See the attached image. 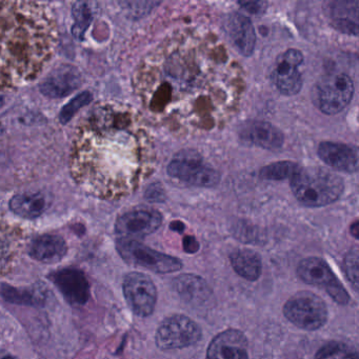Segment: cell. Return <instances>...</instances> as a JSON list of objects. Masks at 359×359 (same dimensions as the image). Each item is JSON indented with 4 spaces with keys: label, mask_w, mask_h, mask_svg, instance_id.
I'll use <instances>...</instances> for the list:
<instances>
[{
    "label": "cell",
    "mask_w": 359,
    "mask_h": 359,
    "mask_svg": "<svg viewBox=\"0 0 359 359\" xmlns=\"http://www.w3.org/2000/svg\"><path fill=\"white\" fill-rule=\"evenodd\" d=\"M133 151L125 114L111 104H96L77 126L71 175L88 194L104 199L118 196L133 180Z\"/></svg>",
    "instance_id": "1"
},
{
    "label": "cell",
    "mask_w": 359,
    "mask_h": 359,
    "mask_svg": "<svg viewBox=\"0 0 359 359\" xmlns=\"http://www.w3.org/2000/svg\"><path fill=\"white\" fill-rule=\"evenodd\" d=\"M57 25L47 5L0 1V91L31 83L57 46Z\"/></svg>",
    "instance_id": "2"
},
{
    "label": "cell",
    "mask_w": 359,
    "mask_h": 359,
    "mask_svg": "<svg viewBox=\"0 0 359 359\" xmlns=\"http://www.w3.org/2000/svg\"><path fill=\"white\" fill-rule=\"evenodd\" d=\"M294 196L304 207L321 208L335 203L344 194L340 176L321 168H300L290 180Z\"/></svg>",
    "instance_id": "3"
},
{
    "label": "cell",
    "mask_w": 359,
    "mask_h": 359,
    "mask_svg": "<svg viewBox=\"0 0 359 359\" xmlns=\"http://www.w3.org/2000/svg\"><path fill=\"white\" fill-rule=\"evenodd\" d=\"M168 174L191 186L212 188L220 182V174L197 151L182 150L170 161Z\"/></svg>",
    "instance_id": "4"
},
{
    "label": "cell",
    "mask_w": 359,
    "mask_h": 359,
    "mask_svg": "<svg viewBox=\"0 0 359 359\" xmlns=\"http://www.w3.org/2000/svg\"><path fill=\"white\" fill-rule=\"evenodd\" d=\"M283 312L290 323L309 332L321 329L329 317L325 302L316 294L308 291L294 294L283 304Z\"/></svg>",
    "instance_id": "5"
},
{
    "label": "cell",
    "mask_w": 359,
    "mask_h": 359,
    "mask_svg": "<svg viewBox=\"0 0 359 359\" xmlns=\"http://www.w3.org/2000/svg\"><path fill=\"white\" fill-rule=\"evenodd\" d=\"M355 87L348 74L330 75L323 77L313 88L312 98L316 108L327 115L342 112L352 102Z\"/></svg>",
    "instance_id": "6"
},
{
    "label": "cell",
    "mask_w": 359,
    "mask_h": 359,
    "mask_svg": "<svg viewBox=\"0 0 359 359\" xmlns=\"http://www.w3.org/2000/svg\"><path fill=\"white\" fill-rule=\"evenodd\" d=\"M116 248L119 255L127 264L158 274L178 272L184 266L180 258L155 251L135 239H118Z\"/></svg>",
    "instance_id": "7"
},
{
    "label": "cell",
    "mask_w": 359,
    "mask_h": 359,
    "mask_svg": "<svg viewBox=\"0 0 359 359\" xmlns=\"http://www.w3.org/2000/svg\"><path fill=\"white\" fill-rule=\"evenodd\" d=\"M203 338L201 327L186 315L165 317L156 330L155 342L161 350H178L194 346Z\"/></svg>",
    "instance_id": "8"
},
{
    "label": "cell",
    "mask_w": 359,
    "mask_h": 359,
    "mask_svg": "<svg viewBox=\"0 0 359 359\" xmlns=\"http://www.w3.org/2000/svg\"><path fill=\"white\" fill-rule=\"evenodd\" d=\"M298 277L304 283L325 290L338 304L346 306L350 302V294L334 274L329 264L319 257L302 259L297 266Z\"/></svg>",
    "instance_id": "9"
},
{
    "label": "cell",
    "mask_w": 359,
    "mask_h": 359,
    "mask_svg": "<svg viewBox=\"0 0 359 359\" xmlns=\"http://www.w3.org/2000/svg\"><path fill=\"white\" fill-rule=\"evenodd\" d=\"M123 290L134 314L140 317L153 314L157 304V287L150 276L144 273H129L123 278Z\"/></svg>",
    "instance_id": "10"
},
{
    "label": "cell",
    "mask_w": 359,
    "mask_h": 359,
    "mask_svg": "<svg viewBox=\"0 0 359 359\" xmlns=\"http://www.w3.org/2000/svg\"><path fill=\"white\" fill-rule=\"evenodd\" d=\"M302 62L304 54L297 49H289L277 58L271 79L283 95H296L302 89V76L299 71Z\"/></svg>",
    "instance_id": "11"
},
{
    "label": "cell",
    "mask_w": 359,
    "mask_h": 359,
    "mask_svg": "<svg viewBox=\"0 0 359 359\" xmlns=\"http://www.w3.org/2000/svg\"><path fill=\"white\" fill-rule=\"evenodd\" d=\"M161 224L163 215L156 210L136 209L117 218L115 231L121 238H142L156 232Z\"/></svg>",
    "instance_id": "12"
},
{
    "label": "cell",
    "mask_w": 359,
    "mask_h": 359,
    "mask_svg": "<svg viewBox=\"0 0 359 359\" xmlns=\"http://www.w3.org/2000/svg\"><path fill=\"white\" fill-rule=\"evenodd\" d=\"M205 359H249V341L241 330L220 332L210 342Z\"/></svg>",
    "instance_id": "13"
},
{
    "label": "cell",
    "mask_w": 359,
    "mask_h": 359,
    "mask_svg": "<svg viewBox=\"0 0 359 359\" xmlns=\"http://www.w3.org/2000/svg\"><path fill=\"white\" fill-rule=\"evenodd\" d=\"M50 279L67 302L73 306H83L89 300V281L81 271L77 269H62L52 273Z\"/></svg>",
    "instance_id": "14"
},
{
    "label": "cell",
    "mask_w": 359,
    "mask_h": 359,
    "mask_svg": "<svg viewBox=\"0 0 359 359\" xmlns=\"http://www.w3.org/2000/svg\"><path fill=\"white\" fill-rule=\"evenodd\" d=\"M239 137L245 144L264 150L276 151L283 146L285 136L280 130L266 121H248L241 128Z\"/></svg>",
    "instance_id": "15"
},
{
    "label": "cell",
    "mask_w": 359,
    "mask_h": 359,
    "mask_svg": "<svg viewBox=\"0 0 359 359\" xmlns=\"http://www.w3.org/2000/svg\"><path fill=\"white\" fill-rule=\"evenodd\" d=\"M81 74L70 65L56 67L41 83V91L51 98L65 97L81 87Z\"/></svg>",
    "instance_id": "16"
},
{
    "label": "cell",
    "mask_w": 359,
    "mask_h": 359,
    "mask_svg": "<svg viewBox=\"0 0 359 359\" xmlns=\"http://www.w3.org/2000/svg\"><path fill=\"white\" fill-rule=\"evenodd\" d=\"M319 158L337 171L355 173L358 170V151L350 144L323 142L317 149Z\"/></svg>",
    "instance_id": "17"
},
{
    "label": "cell",
    "mask_w": 359,
    "mask_h": 359,
    "mask_svg": "<svg viewBox=\"0 0 359 359\" xmlns=\"http://www.w3.org/2000/svg\"><path fill=\"white\" fill-rule=\"evenodd\" d=\"M173 287L184 302L194 308L208 306L214 299L211 287L198 275H178L173 279Z\"/></svg>",
    "instance_id": "18"
},
{
    "label": "cell",
    "mask_w": 359,
    "mask_h": 359,
    "mask_svg": "<svg viewBox=\"0 0 359 359\" xmlns=\"http://www.w3.org/2000/svg\"><path fill=\"white\" fill-rule=\"evenodd\" d=\"M224 30L239 53L247 57L253 54L256 46V32L250 18L238 12H233L226 16Z\"/></svg>",
    "instance_id": "19"
},
{
    "label": "cell",
    "mask_w": 359,
    "mask_h": 359,
    "mask_svg": "<svg viewBox=\"0 0 359 359\" xmlns=\"http://www.w3.org/2000/svg\"><path fill=\"white\" fill-rule=\"evenodd\" d=\"M358 1H333L327 5L332 26L344 34L357 36L359 26Z\"/></svg>",
    "instance_id": "20"
},
{
    "label": "cell",
    "mask_w": 359,
    "mask_h": 359,
    "mask_svg": "<svg viewBox=\"0 0 359 359\" xmlns=\"http://www.w3.org/2000/svg\"><path fill=\"white\" fill-rule=\"evenodd\" d=\"M68 245L62 236L45 234L37 236L29 245V255L43 264H56L66 256Z\"/></svg>",
    "instance_id": "21"
},
{
    "label": "cell",
    "mask_w": 359,
    "mask_h": 359,
    "mask_svg": "<svg viewBox=\"0 0 359 359\" xmlns=\"http://www.w3.org/2000/svg\"><path fill=\"white\" fill-rule=\"evenodd\" d=\"M230 262L235 273L245 280L256 281L262 276V257L253 250H236L231 254Z\"/></svg>",
    "instance_id": "22"
},
{
    "label": "cell",
    "mask_w": 359,
    "mask_h": 359,
    "mask_svg": "<svg viewBox=\"0 0 359 359\" xmlns=\"http://www.w3.org/2000/svg\"><path fill=\"white\" fill-rule=\"evenodd\" d=\"M48 201L43 193H24L12 197L10 209L22 218L34 219L45 212Z\"/></svg>",
    "instance_id": "23"
},
{
    "label": "cell",
    "mask_w": 359,
    "mask_h": 359,
    "mask_svg": "<svg viewBox=\"0 0 359 359\" xmlns=\"http://www.w3.org/2000/svg\"><path fill=\"white\" fill-rule=\"evenodd\" d=\"M1 295L11 304L22 306H43L47 302L45 287L33 285L31 287H14L9 285H1Z\"/></svg>",
    "instance_id": "24"
},
{
    "label": "cell",
    "mask_w": 359,
    "mask_h": 359,
    "mask_svg": "<svg viewBox=\"0 0 359 359\" xmlns=\"http://www.w3.org/2000/svg\"><path fill=\"white\" fill-rule=\"evenodd\" d=\"M299 170V165L293 161H277V163H273L262 168L260 170L259 175L264 180L278 182V180H291Z\"/></svg>",
    "instance_id": "25"
},
{
    "label": "cell",
    "mask_w": 359,
    "mask_h": 359,
    "mask_svg": "<svg viewBox=\"0 0 359 359\" xmlns=\"http://www.w3.org/2000/svg\"><path fill=\"white\" fill-rule=\"evenodd\" d=\"M315 359H358V354L348 344L332 341L319 348Z\"/></svg>",
    "instance_id": "26"
},
{
    "label": "cell",
    "mask_w": 359,
    "mask_h": 359,
    "mask_svg": "<svg viewBox=\"0 0 359 359\" xmlns=\"http://www.w3.org/2000/svg\"><path fill=\"white\" fill-rule=\"evenodd\" d=\"M344 270L346 278L355 292L359 290V254L358 248L354 247L346 253L344 259Z\"/></svg>",
    "instance_id": "27"
},
{
    "label": "cell",
    "mask_w": 359,
    "mask_h": 359,
    "mask_svg": "<svg viewBox=\"0 0 359 359\" xmlns=\"http://www.w3.org/2000/svg\"><path fill=\"white\" fill-rule=\"evenodd\" d=\"M75 35L81 36L83 31L87 28L88 22L90 20L89 10L85 4H77L75 6Z\"/></svg>",
    "instance_id": "28"
},
{
    "label": "cell",
    "mask_w": 359,
    "mask_h": 359,
    "mask_svg": "<svg viewBox=\"0 0 359 359\" xmlns=\"http://www.w3.org/2000/svg\"><path fill=\"white\" fill-rule=\"evenodd\" d=\"M147 201H152V203H163L165 201V191L161 184H153L147 189L146 195Z\"/></svg>",
    "instance_id": "29"
},
{
    "label": "cell",
    "mask_w": 359,
    "mask_h": 359,
    "mask_svg": "<svg viewBox=\"0 0 359 359\" xmlns=\"http://www.w3.org/2000/svg\"><path fill=\"white\" fill-rule=\"evenodd\" d=\"M239 5L251 14L262 13L266 7V4L264 1H241Z\"/></svg>",
    "instance_id": "30"
},
{
    "label": "cell",
    "mask_w": 359,
    "mask_h": 359,
    "mask_svg": "<svg viewBox=\"0 0 359 359\" xmlns=\"http://www.w3.org/2000/svg\"><path fill=\"white\" fill-rule=\"evenodd\" d=\"M184 249L187 253H196L199 250V243L193 236H187L184 239Z\"/></svg>",
    "instance_id": "31"
},
{
    "label": "cell",
    "mask_w": 359,
    "mask_h": 359,
    "mask_svg": "<svg viewBox=\"0 0 359 359\" xmlns=\"http://www.w3.org/2000/svg\"><path fill=\"white\" fill-rule=\"evenodd\" d=\"M170 229L171 230L176 231V232H184V224H182V222H178V220H176V222H171V224H170Z\"/></svg>",
    "instance_id": "32"
},
{
    "label": "cell",
    "mask_w": 359,
    "mask_h": 359,
    "mask_svg": "<svg viewBox=\"0 0 359 359\" xmlns=\"http://www.w3.org/2000/svg\"><path fill=\"white\" fill-rule=\"evenodd\" d=\"M350 232H351V234L353 235V237H354V238H358V235H359V224H358V222H353V224H351V226H350Z\"/></svg>",
    "instance_id": "33"
},
{
    "label": "cell",
    "mask_w": 359,
    "mask_h": 359,
    "mask_svg": "<svg viewBox=\"0 0 359 359\" xmlns=\"http://www.w3.org/2000/svg\"><path fill=\"white\" fill-rule=\"evenodd\" d=\"M0 359H20L18 357L14 356L12 353H10L9 351L4 350V348H0Z\"/></svg>",
    "instance_id": "34"
}]
</instances>
